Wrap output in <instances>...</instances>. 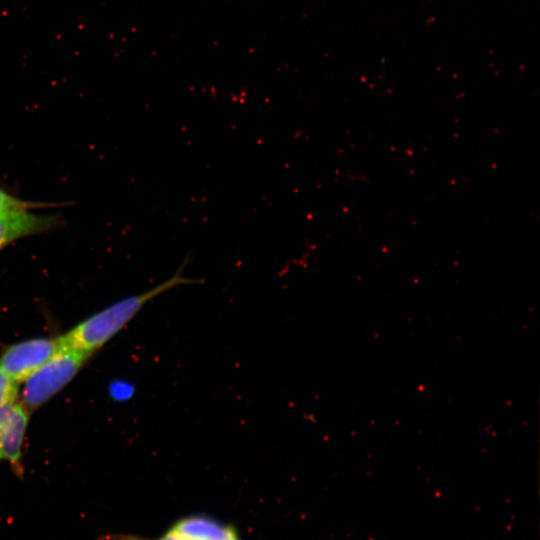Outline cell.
<instances>
[{
  "mask_svg": "<svg viewBox=\"0 0 540 540\" xmlns=\"http://www.w3.org/2000/svg\"><path fill=\"white\" fill-rule=\"evenodd\" d=\"M185 260L172 277L142 293L123 298L85 319L60 336L63 346L92 355L122 330L155 297L182 285L202 283V279L185 277Z\"/></svg>",
  "mask_w": 540,
  "mask_h": 540,
  "instance_id": "cell-1",
  "label": "cell"
},
{
  "mask_svg": "<svg viewBox=\"0 0 540 540\" xmlns=\"http://www.w3.org/2000/svg\"><path fill=\"white\" fill-rule=\"evenodd\" d=\"M90 356L80 350L62 346L26 380L21 404L28 412L38 409L74 378Z\"/></svg>",
  "mask_w": 540,
  "mask_h": 540,
  "instance_id": "cell-2",
  "label": "cell"
},
{
  "mask_svg": "<svg viewBox=\"0 0 540 540\" xmlns=\"http://www.w3.org/2000/svg\"><path fill=\"white\" fill-rule=\"evenodd\" d=\"M99 540H243L231 524L204 514H192L174 521L156 538L132 534H108Z\"/></svg>",
  "mask_w": 540,
  "mask_h": 540,
  "instance_id": "cell-3",
  "label": "cell"
},
{
  "mask_svg": "<svg viewBox=\"0 0 540 540\" xmlns=\"http://www.w3.org/2000/svg\"><path fill=\"white\" fill-rule=\"evenodd\" d=\"M57 338H34L10 345L0 356V368L17 384L26 381L61 348Z\"/></svg>",
  "mask_w": 540,
  "mask_h": 540,
  "instance_id": "cell-4",
  "label": "cell"
},
{
  "mask_svg": "<svg viewBox=\"0 0 540 540\" xmlns=\"http://www.w3.org/2000/svg\"><path fill=\"white\" fill-rule=\"evenodd\" d=\"M28 413L21 403L16 402L0 408V462L7 461L18 476L24 471L22 444Z\"/></svg>",
  "mask_w": 540,
  "mask_h": 540,
  "instance_id": "cell-5",
  "label": "cell"
},
{
  "mask_svg": "<svg viewBox=\"0 0 540 540\" xmlns=\"http://www.w3.org/2000/svg\"><path fill=\"white\" fill-rule=\"evenodd\" d=\"M60 224L58 215H42L30 210L0 213V251L9 244L50 231Z\"/></svg>",
  "mask_w": 540,
  "mask_h": 540,
  "instance_id": "cell-6",
  "label": "cell"
},
{
  "mask_svg": "<svg viewBox=\"0 0 540 540\" xmlns=\"http://www.w3.org/2000/svg\"><path fill=\"white\" fill-rule=\"evenodd\" d=\"M38 205L43 204L20 199L8 193L7 191L0 189V213L19 210H30L37 207Z\"/></svg>",
  "mask_w": 540,
  "mask_h": 540,
  "instance_id": "cell-7",
  "label": "cell"
},
{
  "mask_svg": "<svg viewBox=\"0 0 540 540\" xmlns=\"http://www.w3.org/2000/svg\"><path fill=\"white\" fill-rule=\"evenodd\" d=\"M17 393V383L0 368V408L14 403Z\"/></svg>",
  "mask_w": 540,
  "mask_h": 540,
  "instance_id": "cell-8",
  "label": "cell"
}]
</instances>
